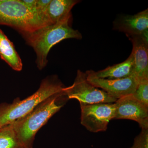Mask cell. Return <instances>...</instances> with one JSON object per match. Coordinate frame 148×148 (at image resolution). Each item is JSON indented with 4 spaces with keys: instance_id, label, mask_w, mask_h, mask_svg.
Masks as SVG:
<instances>
[{
    "instance_id": "15",
    "label": "cell",
    "mask_w": 148,
    "mask_h": 148,
    "mask_svg": "<svg viewBox=\"0 0 148 148\" xmlns=\"http://www.w3.org/2000/svg\"><path fill=\"white\" fill-rule=\"evenodd\" d=\"M132 95L137 100L148 107V79L140 80Z\"/></svg>"
},
{
    "instance_id": "18",
    "label": "cell",
    "mask_w": 148,
    "mask_h": 148,
    "mask_svg": "<svg viewBox=\"0 0 148 148\" xmlns=\"http://www.w3.org/2000/svg\"><path fill=\"white\" fill-rule=\"evenodd\" d=\"M1 129V128H0V129Z\"/></svg>"
},
{
    "instance_id": "7",
    "label": "cell",
    "mask_w": 148,
    "mask_h": 148,
    "mask_svg": "<svg viewBox=\"0 0 148 148\" xmlns=\"http://www.w3.org/2000/svg\"><path fill=\"white\" fill-rule=\"evenodd\" d=\"M88 81L98 88H101L117 100L135 92L140 80L132 75L119 79H107L95 76L92 71L86 72Z\"/></svg>"
},
{
    "instance_id": "13",
    "label": "cell",
    "mask_w": 148,
    "mask_h": 148,
    "mask_svg": "<svg viewBox=\"0 0 148 148\" xmlns=\"http://www.w3.org/2000/svg\"><path fill=\"white\" fill-rule=\"evenodd\" d=\"M0 57L14 71H20L23 64L13 43L0 29Z\"/></svg>"
},
{
    "instance_id": "3",
    "label": "cell",
    "mask_w": 148,
    "mask_h": 148,
    "mask_svg": "<svg viewBox=\"0 0 148 148\" xmlns=\"http://www.w3.org/2000/svg\"><path fill=\"white\" fill-rule=\"evenodd\" d=\"M64 85L55 76L46 78L39 88L24 100L16 98L11 104L0 105V128L25 116L36 106L51 96L64 92Z\"/></svg>"
},
{
    "instance_id": "10",
    "label": "cell",
    "mask_w": 148,
    "mask_h": 148,
    "mask_svg": "<svg viewBox=\"0 0 148 148\" xmlns=\"http://www.w3.org/2000/svg\"><path fill=\"white\" fill-rule=\"evenodd\" d=\"M132 45V53L134 58V75L139 80L148 79V36H127Z\"/></svg>"
},
{
    "instance_id": "16",
    "label": "cell",
    "mask_w": 148,
    "mask_h": 148,
    "mask_svg": "<svg viewBox=\"0 0 148 148\" xmlns=\"http://www.w3.org/2000/svg\"><path fill=\"white\" fill-rule=\"evenodd\" d=\"M129 148H148V128L142 129L135 138L133 145Z\"/></svg>"
},
{
    "instance_id": "9",
    "label": "cell",
    "mask_w": 148,
    "mask_h": 148,
    "mask_svg": "<svg viewBox=\"0 0 148 148\" xmlns=\"http://www.w3.org/2000/svg\"><path fill=\"white\" fill-rule=\"evenodd\" d=\"M113 29L125 33L127 36H148V9L134 15H123L113 22Z\"/></svg>"
},
{
    "instance_id": "14",
    "label": "cell",
    "mask_w": 148,
    "mask_h": 148,
    "mask_svg": "<svg viewBox=\"0 0 148 148\" xmlns=\"http://www.w3.org/2000/svg\"><path fill=\"white\" fill-rule=\"evenodd\" d=\"M0 148H27L17 137L11 125L0 129Z\"/></svg>"
},
{
    "instance_id": "8",
    "label": "cell",
    "mask_w": 148,
    "mask_h": 148,
    "mask_svg": "<svg viewBox=\"0 0 148 148\" xmlns=\"http://www.w3.org/2000/svg\"><path fill=\"white\" fill-rule=\"evenodd\" d=\"M114 119H129L137 122L142 129L148 128V107L135 98L133 95L125 96L114 103Z\"/></svg>"
},
{
    "instance_id": "11",
    "label": "cell",
    "mask_w": 148,
    "mask_h": 148,
    "mask_svg": "<svg viewBox=\"0 0 148 148\" xmlns=\"http://www.w3.org/2000/svg\"><path fill=\"white\" fill-rule=\"evenodd\" d=\"M95 76L107 79H119L134 75V62L132 53L125 61L110 66L106 69L95 72L92 71ZM135 76V75H134Z\"/></svg>"
},
{
    "instance_id": "1",
    "label": "cell",
    "mask_w": 148,
    "mask_h": 148,
    "mask_svg": "<svg viewBox=\"0 0 148 148\" xmlns=\"http://www.w3.org/2000/svg\"><path fill=\"white\" fill-rule=\"evenodd\" d=\"M71 18H67L32 33L21 35L27 45L34 49L36 55V64L40 70L47 65L48 55L53 46L67 39L82 38L81 34L70 25Z\"/></svg>"
},
{
    "instance_id": "2",
    "label": "cell",
    "mask_w": 148,
    "mask_h": 148,
    "mask_svg": "<svg viewBox=\"0 0 148 148\" xmlns=\"http://www.w3.org/2000/svg\"><path fill=\"white\" fill-rule=\"evenodd\" d=\"M66 96L64 92L49 97L23 117L11 123L17 137L27 148H33L35 136L63 105L58 101Z\"/></svg>"
},
{
    "instance_id": "6",
    "label": "cell",
    "mask_w": 148,
    "mask_h": 148,
    "mask_svg": "<svg viewBox=\"0 0 148 148\" xmlns=\"http://www.w3.org/2000/svg\"><path fill=\"white\" fill-rule=\"evenodd\" d=\"M81 123L90 132H104L115 116L114 103H100L90 105L80 104Z\"/></svg>"
},
{
    "instance_id": "17",
    "label": "cell",
    "mask_w": 148,
    "mask_h": 148,
    "mask_svg": "<svg viewBox=\"0 0 148 148\" xmlns=\"http://www.w3.org/2000/svg\"><path fill=\"white\" fill-rule=\"evenodd\" d=\"M20 1L29 9L32 10L33 12L36 13L37 0H20Z\"/></svg>"
},
{
    "instance_id": "12",
    "label": "cell",
    "mask_w": 148,
    "mask_h": 148,
    "mask_svg": "<svg viewBox=\"0 0 148 148\" xmlns=\"http://www.w3.org/2000/svg\"><path fill=\"white\" fill-rule=\"evenodd\" d=\"M80 1L77 0H51L46 11L48 20L53 24L72 18L71 11Z\"/></svg>"
},
{
    "instance_id": "4",
    "label": "cell",
    "mask_w": 148,
    "mask_h": 148,
    "mask_svg": "<svg viewBox=\"0 0 148 148\" xmlns=\"http://www.w3.org/2000/svg\"><path fill=\"white\" fill-rule=\"evenodd\" d=\"M0 25L13 28L21 35L48 26L20 0H0Z\"/></svg>"
},
{
    "instance_id": "5",
    "label": "cell",
    "mask_w": 148,
    "mask_h": 148,
    "mask_svg": "<svg viewBox=\"0 0 148 148\" xmlns=\"http://www.w3.org/2000/svg\"><path fill=\"white\" fill-rule=\"evenodd\" d=\"M64 92L68 99H76L80 104L114 103L117 100L88 82L86 74L80 70L77 71L73 84L64 88Z\"/></svg>"
}]
</instances>
